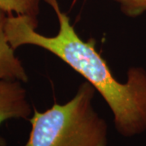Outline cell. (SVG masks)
<instances>
[{
    "mask_svg": "<svg viewBox=\"0 0 146 146\" xmlns=\"http://www.w3.org/2000/svg\"><path fill=\"white\" fill-rule=\"evenodd\" d=\"M52 7L58 21V31L53 36L36 31L38 21L29 16L7 15L5 33L16 50L33 45L50 52L94 86L108 105L114 116L115 128L125 137L146 131V70L131 67L125 83L115 78L106 61L96 50V42L83 40L69 16L63 12L57 0H44Z\"/></svg>",
    "mask_w": 146,
    "mask_h": 146,
    "instance_id": "obj_1",
    "label": "cell"
},
{
    "mask_svg": "<svg viewBox=\"0 0 146 146\" xmlns=\"http://www.w3.org/2000/svg\"><path fill=\"white\" fill-rule=\"evenodd\" d=\"M95 92L84 81L67 103H55L43 112L34 109L25 146H107L108 127L94 109Z\"/></svg>",
    "mask_w": 146,
    "mask_h": 146,
    "instance_id": "obj_2",
    "label": "cell"
},
{
    "mask_svg": "<svg viewBox=\"0 0 146 146\" xmlns=\"http://www.w3.org/2000/svg\"><path fill=\"white\" fill-rule=\"evenodd\" d=\"M21 83L19 80H0V125L11 119H29L31 105ZM6 145V141L0 136V146Z\"/></svg>",
    "mask_w": 146,
    "mask_h": 146,
    "instance_id": "obj_3",
    "label": "cell"
},
{
    "mask_svg": "<svg viewBox=\"0 0 146 146\" xmlns=\"http://www.w3.org/2000/svg\"><path fill=\"white\" fill-rule=\"evenodd\" d=\"M7 13L0 11V80H19L26 83L29 80L26 71L21 61L15 54L5 33Z\"/></svg>",
    "mask_w": 146,
    "mask_h": 146,
    "instance_id": "obj_4",
    "label": "cell"
},
{
    "mask_svg": "<svg viewBox=\"0 0 146 146\" xmlns=\"http://www.w3.org/2000/svg\"><path fill=\"white\" fill-rule=\"evenodd\" d=\"M41 0H0V11L7 15H24L37 20Z\"/></svg>",
    "mask_w": 146,
    "mask_h": 146,
    "instance_id": "obj_5",
    "label": "cell"
},
{
    "mask_svg": "<svg viewBox=\"0 0 146 146\" xmlns=\"http://www.w3.org/2000/svg\"><path fill=\"white\" fill-rule=\"evenodd\" d=\"M119 5L121 11L128 17H137L146 12V0H113Z\"/></svg>",
    "mask_w": 146,
    "mask_h": 146,
    "instance_id": "obj_6",
    "label": "cell"
}]
</instances>
